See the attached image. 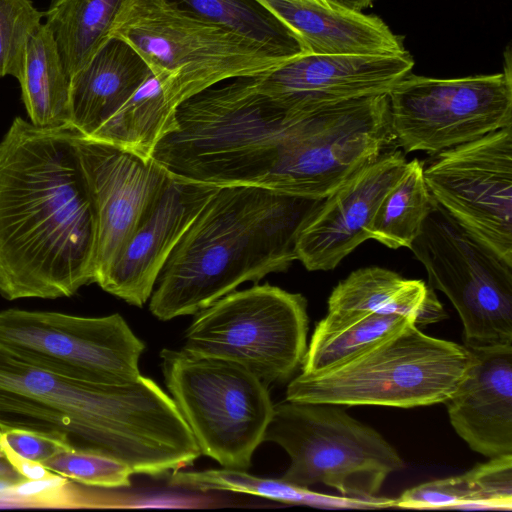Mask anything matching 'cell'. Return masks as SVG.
<instances>
[{
  "label": "cell",
  "mask_w": 512,
  "mask_h": 512,
  "mask_svg": "<svg viewBox=\"0 0 512 512\" xmlns=\"http://www.w3.org/2000/svg\"><path fill=\"white\" fill-rule=\"evenodd\" d=\"M467 473L477 493V510H512V454L492 457Z\"/></svg>",
  "instance_id": "obj_31"
},
{
  "label": "cell",
  "mask_w": 512,
  "mask_h": 512,
  "mask_svg": "<svg viewBox=\"0 0 512 512\" xmlns=\"http://www.w3.org/2000/svg\"><path fill=\"white\" fill-rule=\"evenodd\" d=\"M3 449L13 468L26 481L43 480L57 475L47 469L41 462L23 458L6 446H3Z\"/></svg>",
  "instance_id": "obj_33"
},
{
  "label": "cell",
  "mask_w": 512,
  "mask_h": 512,
  "mask_svg": "<svg viewBox=\"0 0 512 512\" xmlns=\"http://www.w3.org/2000/svg\"><path fill=\"white\" fill-rule=\"evenodd\" d=\"M125 0H52L44 13L69 79L109 39Z\"/></svg>",
  "instance_id": "obj_24"
},
{
  "label": "cell",
  "mask_w": 512,
  "mask_h": 512,
  "mask_svg": "<svg viewBox=\"0 0 512 512\" xmlns=\"http://www.w3.org/2000/svg\"><path fill=\"white\" fill-rule=\"evenodd\" d=\"M324 199L258 186H220L183 234L157 279L159 320L196 314L248 281L285 271Z\"/></svg>",
  "instance_id": "obj_3"
},
{
  "label": "cell",
  "mask_w": 512,
  "mask_h": 512,
  "mask_svg": "<svg viewBox=\"0 0 512 512\" xmlns=\"http://www.w3.org/2000/svg\"><path fill=\"white\" fill-rule=\"evenodd\" d=\"M406 166L401 151L386 149L324 198L298 237L297 260L309 271L332 270L369 239L381 202Z\"/></svg>",
  "instance_id": "obj_15"
},
{
  "label": "cell",
  "mask_w": 512,
  "mask_h": 512,
  "mask_svg": "<svg viewBox=\"0 0 512 512\" xmlns=\"http://www.w3.org/2000/svg\"><path fill=\"white\" fill-rule=\"evenodd\" d=\"M263 441L278 444L291 459L282 480L306 488L323 483L348 497L377 496L387 477L404 468L381 434L335 404L274 405Z\"/></svg>",
  "instance_id": "obj_6"
},
{
  "label": "cell",
  "mask_w": 512,
  "mask_h": 512,
  "mask_svg": "<svg viewBox=\"0 0 512 512\" xmlns=\"http://www.w3.org/2000/svg\"><path fill=\"white\" fill-rule=\"evenodd\" d=\"M150 75L135 49L121 39L109 38L70 77V127L93 139Z\"/></svg>",
  "instance_id": "obj_19"
},
{
  "label": "cell",
  "mask_w": 512,
  "mask_h": 512,
  "mask_svg": "<svg viewBox=\"0 0 512 512\" xmlns=\"http://www.w3.org/2000/svg\"><path fill=\"white\" fill-rule=\"evenodd\" d=\"M111 37L136 50L163 82L174 108L223 81L264 75L291 59L175 0H125L111 26Z\"/></svg>",
  "instance_id": "obj_4"
},
{
  "label": "cell",
  "mask_w": 512,
  "mask_h": 512,
  "mask_svg": "<svg viewBox=\"0 0 512 512\" xmlns=\"http://www.w3.org/2000/svg\"><path fill=\"white\" fill-rule=\"evenodd\" d=\"M0 348L61 376L97 384L137 379L145 344L114 313L83 317L52 311H0Z\"/></svg>",
  "instance_id": "obj_11"
},
{
  "label": "cell",
  "mask_w": 512,
  "mask_h": 512,
  "mask_svg": "<svg viewBox=\"0 0 512 512\" xmlns=\"http://www.w3.org/2000/svg\"><path fill=\"white\" fill-rule=\"evenodd\" d=\"M160 357L165 384L201 454L248 470L274 411L268 385L230 361L183 349H163Z\"/></svg>",
  "instance_id": "obj_7"
},
{
  "label": "cell",
  "mask_w": 512,
  "mask_h": 512,
  "mask_svg": "<svg viewBox=\"0 0 512 512\" xmlns=\"http://www.w3.org/2000/svg\"><path fill=\"white\" fill-rule=\"evenodd\" d=\"M3 429L0 428V497L4 495H11L15 485L26 481L11 465L6 457L2 443L1 433Z\"/></svg>",
  "instance_id": "obj_34"
},
{
  "label": "cell",
  "mask_w": 512,
  "mask_h": 512,
  "mask_svg": "<svg viewBox=\"0 0 512 512\" xmlns=\"http://www.w3.org/2000/svg\"><path fill=\"white\" fill-rule=\"evenodd\" d=\"M77 150L96 220V283L144 220L170 172L153 157L79 133Z\"/></svg>",
  "instance_id": "obj_13"
},
{
  "label": "cell",
  "mask_w": 512,
  "mask_h": 512,
  "mask_svg": "<svg viewBox=\"0 0 512 512\" xmlns=\"http://www.w3.org/2000/svg\"><path fill=\"white\" fill-rule=\"evenodd\" d=\"M42 464L66 479L100 488L131 486L130 467L114 458L94 452L65 449Z\"/></svg>",
  "instance_id": "obj_28"
},
{
  "label": "cell",
  "mask_w": 512,
  "mask_h": 512,
  "mask_svg": "<svg viewBox=\"0 0 512 512\" xmlns=\"http://www.w3.org/2000/svg\"><path fill=\"white\" fill-rule=\"evenodd\" d=\"M478 497L468 473L432 480L405 490L396 507L477 510Z\"/></svg>",
  "instance_id": "obj_30"
},
{
  "label": "cell",
  "mask_w": 512,
  "mask_h": 512,
  "mask_svg": "<svg viewBox=\"0 0 512 512\" xmlns=\"http://www.w3.org/2000/svg\"><path fill=\"white\" fill-rule=\"evenodd\" d=\"M503 73L438 79L407 74L387 93L391 133L406 152L439 153L512 126L508 47Z\"/></svg>",
  "instance_id": "obj_10"
},
{
  "label": "cell",
  "mask_w": 512,
  "mask_h": 512,
  "mask_svg": "<svg viewBox=\"0 0 512 512\" xmlns=\"http://www.w3.org/2000/svg\"><path fill=\"white\" fill-rule=\"evenodd\" d=\"M413 65L408 51L387 55L304 53L253 80L259 91L284 107L313 110L388 93Z\"/></svg>",
  "instance_id": "obj_14"
},
{
  "label": "cell",
  "mask_w": 512,
  "mask_h": 512,
  "mask_svg": "<svg viewBox=\"0 0 512 512\" xmlns=\"http://www.w3.org/2000/svg\"><path fill=\"white\" fill-rule=\"evenodd\" d=\"M70 127L16 117L0 141V294L71 297L95 281L96 220Z\"/></svg>",
  "instance_id": "obj_1"
},
{
  "label": "cell",
  "mask_w": 512,
  "mask_h": 512,
  "mask_svg": "<svg viewBox=\"0 0 512 512\" xmlns=\"http://www.w3.org/2000/svg\"><path fill=\"white\" fill-rule=\"evenodd\" d=\"M468 349L470 366L445 402L451 425L477 453L512 454V345Z\"/></svg>",
  "instance_id": "obj_17"
},
{
  "label": "cell",
  "mask_w": 512,
  "mask_h": 512,
  "mask_svg": "<svg viewBox=\"0 0 512 512\" xmlns=\"http://www.w3.org/2000/svg\"><path fill=\"white\" fill-rule=\"evenodd\" d=\"M18 81L33 125L46 129L70 127V79L54 35L45 23L29 37Z\"/></svg>",
  "instance_id": "obj_21"
},
{
  "label": "cell",
  "mask_w": 512,
  "mask_h": 512,
  "mask_svg": "<svg viewBox=\"0 0 512 512\" xmlns=\"http://www.w3.org/2000/svg\"><path fill=\"white\" fill-rule=\"evenodd\" d=\"M43 16L31 0H0V77L19 78L29 37Z\"/></svg>",
  "instance_id": "obj_29"
},
{
  "label": "cell",
  "mask_w": 512,
  "mask_h": 512,
  "mask_svg": "<svg viewBox=\"0 0 512 512\" xmlns=\"http://www.w3.org/2000/svg\"><path fill=\"white\" fill-rule=\"evenodd\" d=\"M328 6L352 11V12H362L364 9L371 6L374 0H323Z\"/></svg>",
  "instance_id": "obj_35"
},
{
  "label": "cell",
  "mask_w": 512,
  "mask_h": 512,
  "mask_svg": "<svg viewBox=\"0 0 512 512\" xmlns=\"http://www.w3.org/2000/svg\"><path fill=\"white\" fill-rule=\"evenodd\" d=\"M328 310L398 315L411 319L418 327L448 317L429 285L380 267L357 269L342 280L328 299Z\"/></svg>",
  "instance_id": "obj_20"
},
{
  "label": "cell",
  "mask_w": 512,
  "mask_h": 512,
  "mask_svg": "<svg viewBox=\"0 0 512 512\" xmlns=\"http://www.w3.org/2000/svg\"><path fill=\"white\" fill-rule=\"evenodd\" d=\"M418 159L407 162L406 169L381 202L368 236L391 248H410L420 233L434 199L423 177Z\"/></svg>",
  "instance_id": "obj_26"
},
{
  "label": "cell",
  "mask_w": 512,
  "mask_h": 512,
  "mask_svg": "<svg viewBox=\"0 0 512 512\" xmlns=\"http://www.w3.org/2000/svg\"><path fill=\"white\" fill-rule=\"evenodd\" d=\"M471 360L465 345L410 322L335 366L302 372L289 383L286 400L397 408L445 403Z\"/></svg>",
  "instance_id": "obj_5"
},
{
  "label": "cell",
  "mask_w": 512,
  "mask_h": 512,
  "mask_svg": "<svg viewBox=\"0 0 512 512\" xmlns=\"http://www.w3.org/2000/svg\"><path fill=\"white\" fill-rule=\"evenodd\" d=\"M1 443L17 455L41 463L65 449H71L58 439L24 429L3 430Z\"/></svg>",
  "instance_id": "obj_32"
},
{
  "label": "cell",
  "mask_w": 512,
  "mask_h": 512,
  "mask_svg": "<svg viewBox=\"0 0 512 512\" xmlns=\"http://www.w3.org/2000/svg\"><path fill=\"white\" fill-rule=\"evenodd\" d=\"M193 13L287 58L308 53L301 40L254 0H175Z\"/></svg>",
  "instance_id": "obj_27"
},
{
  "label": "cell",
  "mask_w": 512,
  "mask_h": 512,
  "mask_svg": "<svg viewBox=\"0 0 512 512\" xmlns=\"http://www.w3.org/2000/svg\"><path fill=\"white\" fill-rule=\"evenodd\" d=\"M409 249L457 310L466 347L512 345V264L435 201Z\"/></svg>",
  "instance_id": "obj_9"
},
{
  "label": "cell",
  "mask_w": 512,
  "mask_h": 512,
  "mask_svg": "<svg viewBox=\"0 0 512 512\" xmlns=\"http://www.w3.org/2000/svg\"><path fill=\"white\" fill-rule=\"evenodd\" d=\"M286 25L312 54L387 55L406 52L403 41L377 16L330 7L317 0H254Z\"/></svg>",
  "instance_id": "obj_18"
},
{
  "label": "cell",
  "mask_w": 512,
  "mask_h": 512,
  "mask_svg": "<svg viewBox=\"0 0 512 512\" xmlns=\"http://www.w3.org/2000/svg\"><path fill=\"white\" fill-rule=\"evenodd\" d=\"M0 428L38 432L152 477L172 475L201 455L175 401L152 379L79 381L2 348Z\"/></svg>",
  "instance_id": "obj_2"
},
{
  "label": "cell",
  "mask_w": 512,
  "mask_h": 512,
  "mask_svg": "<svg viewBox=\"0 0 512 512\" xmlns=\"http://www.w3.org/2000/svg\"><path fill=\"white\" fill-rule=\"evenodd\" d=\"M175 112L163 82L151 72L92 140L150 159L159 141L174 129Z\"/></svg>",
  "instance_id": "obj_23"
},
{
  "label": "cell",
  "mask_w": 512,
  "mask_h": 512,
  "mask_svg": "<svg viewBox=\"0 0 512 512\" xmlns=\"http://www.w3.org/2000/svg\"><path fill=\"white\" fill-rule=\"evenodd\" d=\"M169 484L198 491H232L251 494L290 504L306 505L325 509H372L371 498L335 496L312 491L284 480L262 478L245 470L220 468L201 471H177Z\"/></svg>",
  "instance_id": "obj_25"
},
{
  "label": "cell",
  "mask_w": 512,
  "mask_h": 512,
  "mask_svg": "<svg viewBox=\"0 0 512 512\" xmlns=\"http://www.w3.org/2000/svg\"><path fill=\"white\" fill-rule=\"evenodd\" d=\"M423 177L438 205L512 264V126L436 153Z\"/></svg>",
  "instance_id": "obj_12"
},
{
  "label": "cell",
  "mask_w": 512,
  "mask_h": 512,
  "mask_svg": "<svg viewBox=\"0 0 512 512\" xmlns=\"http://www.w3.org/2000/svg\"><path fill=\"white\" fill-rule=\"evenodd\" d=\"M219 187L170 173L144 220L96 283L128 304L142 307L171 252Z\"/></svg>",
  "instance_id": "obj_16"
},
{
  "label": "cell",
  "mask_w": 512,
  "mask_h": 512,
  "mask_svg": "<svg viewBox=\"0 0 512 512\" xmlns=\"http://www.w3.org/2000/svg\"><path fill=\"white\" fill-rule=\"evenodd\" d=\"M410 322L414 323L398 315L328 310L314 329L302 372L314 373L335 366Z\"/></svg>",
  "instance_id": "obj_22"
},
{
  "label": "cell",
  "mask_w": 512,
  "mask_h": 512,
  "mask_svg": "<svg viewBox=\"0 0 512 512\" xmlns=\"http://www.w3.org/2000/svg\"><path fill=\"white\" fill-rule=\"evenodd\" d=\"M307 301L269 284L232 291L195 314L183 350L236 363L265 384L283 383L307 349Z\"/></svg>",
  "instance_id": "obj_8"
}]
</instances>
